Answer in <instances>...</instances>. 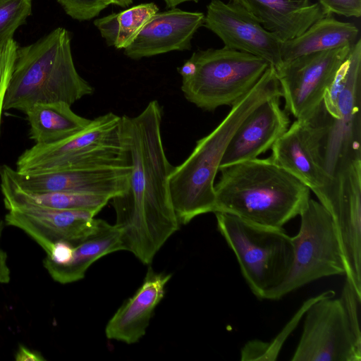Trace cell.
Instances as JSON below:
<instances>
[{"label": "cell", "instance_id": "20", "mask_svg": "<svg viewBox=\"0 0 361 361\" xmlns=\"http://www.w3.org/2000/svg\"><path fill=\"white\" fill-rule=\"evenodd\" d=\"M118 250H123L120 231L115 225L97 219L93 230L74 243L68 264L57 265L44 259L43 265L53 280L66 284L81 280L95 261Z\"/></svg>", "mask_w": 361, "mask_h": 361}, {"label": "cell", "instance_id": "35", "mask_svg": "<svg viewBox=\"0 0 361 361\" xmlns=\"http://www.w3.org/2000/svg\"><path fill=\"white\" fill-rule=\"evenodd\" d=\"M105 1H106V3L109 5L114 4V5L123 7V8L130 6L133 1V0H105Z\"/></svg>", "mask_w": 361, "mask_h": 361}, {"label": "cell", "instance_id": "21", "mask_svg": "<svg viewBox=\"0 0 361 361\" xmlns=\"http://www.w3.org/2000/svg\"><path fill=\"white\" fill-rule=\"evenodd\" d=\"M358 32L354 24L326 16L314 22L300 35L282 41L283 64L302 55L352 46L357 42Z\"/></svg>", "mask_w": 361, "mask_h": 361}, {"label": "cell", "instance_id": "24", "mask_svg": "<svg viewBox=\"0 0 361 361\" xmlns=\"http://www.w3.org/2000/svg\"><path fill=\"white\" fill-rule=\"evenodd\" d=\"M159 11L154 3L141 4L94 20L108 46L128 47L148 20Z\"/></svg>", "mask_w": 361, "mask_h": 361}, {"label": "cell", "instance_id": "4", "mask_svg": "<svg viewBox=\"0 0 361 361\" xmlns=\"http://www.w3.org/2000/svg\"><path fill=\"white\" fill-rule=\"evenodd\" d=\"M128 165L122 117L109 112L63 140L35 144L25 150L17 159L16 170L27 174Z\"/></svg>", "mask_w": 361, "mask_h": 361}, {"label": "cell", "instance_id": "25", "mask_svg": "<svg viewBox=\"0 0 361 361\" xmlns=\"http://www.w3.org/2000/svg\"><path fill=\"white\" fill-rule=\"evenodd\" d=\"M330 295L335 296V292L328 290L307 300L284 326L283 331L271 342H264L257 339L248 341L241 349L240 360L242 361L276 360L286 338L295 328L308 307L319 299Z\"/></svg>", "mask_w": 361, "mask_h": 361}, {"label": "cell", "instance_id": "22", "mask_svg": "<svg viewBox=\"0 0 361 361\" xmlns=\"http://www.w3.org/2000/svg\"><path fill=\"white\" fill-rule=\"evenodd\" d=\"M64 102L39 103L25 111L30 138L38 145L63 140L85 128L91 120L75 114Z\"/></svg>", "mask_w": 361, "mask_h": 361}, {"label": "cell", "instance_id": "10", "mask_svg": "<svg viewBox=\"0 0 361 361\" xmlns=\"http://www.w3.org/2000/svg\"><path fill=\"white\" fill-rule=\"evenodd\" d=\"M352 46L302 55L276 70L288 114L303 121L315 116Z\"/></svg>", "mask_w": 361, "mask_h": 361}, {"label": "cell", "instance_id": "12", "mask_svg": "<svg viewBox=\"0 0 361 361\" xmlns=\"http://www.w3.org/2000/svg\"><path fill=\"white\" fill-rule=\"evenodd\" d=\"M131 166L20 173L8 165L0 166V178L30 192H68L106 196L123 194L128 189Z\"/></svg>", "mask_w": 361, "mask_h": 361}, {"label": "cell", "instance_id": "18", "mask_svg": "<svg viewBox=\"0 0 361 361\" xmlns=\"http://www.w3.org/2000/svg\"><path fill=\"white\" fill-rule=\"evenodd\" d=\"M171 277V274L156 272L149 267L141 286L108 322L105 328L106 338L127 344L137 343L145 334Z\"/></svg>", "mask_w": 361, "mask_h": 361}, {"label": "cell", "instance_id": "15", "mask_svg": "<svg viewBox=\"0 0 361 361\" xmlns=\"http://www.w3.org/2000/svg\"><path fill=\"white\" fill-rule=\"evenodd\" d=\"M94 216L85 210L20 205L8 209L4 220L8 226L24 231L48 254L59 240L74 244L88 235L95 226Z\"/></svg>", "mask_w": 361, "mask_h": 361}, {"label": "cell", "instance_id": "28", "mask_svg": "<svg viewBox=\"0 0 361 361\" xmlns=\"http://www.w3.org/2000/svg\"><path fill=\"white\" fill-rule=\"evenodd\" d=\"M65 13L79 20H90L97 17L109 4L105 0H56Z\"/></svg>", "mask_w": 361, "mask_h": 361}, {"label": "cell", "instance_id": "27", "mask_svg": "<svg viewBox=\"0 0 361 361\" xmlns=\"http://www.w3.org/2000/svg\"><path fill=\"white\" fill-rule=\"evenodd\" d=\"M18 47L14 39L0 46V133L4 98L11 78Z\"/></svg>", "mask_w": 361, "mask_h": 361}, {"label": "cell", "instance_id": "3", "mask_svg": "<svg viewBox=\"0 0 361 361\" xmlns=\"http://www.w3.org/2000/svg\"><path fill=\"white\" fill-rule=\"evenodd\" d=\"M71 35L59 27L35 42L19 47L6 92L4 110L23 113L39 103L73 104L94 88L78 73Z\"/></svg>", "mask_w": 361, "mask_h": 361}, {"label": "cell", "instance_id": "1", "mask_svg": "<svg viewBox=\"0 0 361 361\" xmlns=\"http://www.w3.org/2000/svg\"><path fill=\"white\" fill-rule=\"evenodd\" d=\"M162 116L161 106L152 100L138 115L121 116L131 173L126 191L111 200L123 250L145 264L152 262L180 225L169 193L173 166L163 146Z\"/></svg>", "mask_w": 361, "mask_h": 361}, {"label": "cell", "instance_id": "11", "mask_svg": "<svg viewBox=\"0 0 361 361\" xmlns=\"http://www.w3.org/2000/svg\"><path fill=\"white\" fill-rule=\"evenodd\" d=\"M291 361H360L361 343L352 331L340 298L324 297L306 310Z\"/></svg>", "mask_w": 361, "mask_h": 361}, {"label": "cell", "instance_id": "19", "mask_svg": "<svg viewBox=\"0 0 361 361\" xmlns=\"http://www.w3.org/2000/svg\"><path fill=\"white\" fill-rule=\"evenodd\" d=\"M268 32L281 41L295 38L326 16L319 3L310 0H234Z\"/></svg>", "mask_w": 361, "mask_h": 361}, {"label": "cell", "instance_id": "36", "mask_svg": "<svg viewBox=\"0 0 361 361\" xmlns=\"http://www.w3.org/2000/svg\"><path fill=\"white\" fill-rule=\"evenodd\" d=\"M168 8H174L176 6L186 1L198 2L200 0H163Z\"/></svg>", "mask_w": 361, "mask_h": 361}, {"label": "cell", "instance_id": "34", "mask_svg": "<svg viewBox=\"0 0 361 361\" xmlns=\"http://www.w3.org/2000/svg\"><path fill=\"white\" fill-rule=\"evenodd\" d=\"M177 70L182 77V80H188L195 75L197 67L195 62L189 59Z\"/></svg>", "mask_w": 361, "mask_h": 361}, {"label": "cell", "instance_id": "17", "mask_svg": "<svg viewBox=\"0 0 361 361\" xmlns=\"http://www.w3.org/2000/svg\"><path fill=\"white\" fill-rule=\"evenodd\" d=\"M204 14L176 7L156 13L144 25L124 54L140 59L172 51L189 50L192 39L203 26Z\"/></svg>", "mask_w": 361, "mask_h": 361}, {"label": "cell", "instance_id": "9", "mask_svg": "<svg viewBox=\"0 0 361 361\" xmlns=\"http://www.w3.org/2000/svg\"><path fill=\"white\" fill-rule=\"evenodd\" d=\"M314 193L334 224L345 265V279L361 298V160L335 171Z\"/></svg>", "mask_w": 361, "mask_h": 361}, {"label": "cell", "instance_id": "14", "mask_svg": "<svg viewBox=\"0 0 361 361\" xmlns=\"http://www.w3.org/2000/svg\"><path fill=\"white\" fill-rule=\"evenodd\" d=\"M324 135L317 115L309 121L295 120L273 145L269 157L314 192L330 179L322 154Z\"/></svg>", "mask_w": 361, "mask_h": 361}, {"label": "cell", "instance_id": "8", "mask_svg": "<svg viewBox=\"0 0 361 361\" xmlns=\"http://www.w3.org/2000/svg\"><path fill=\"white\" fill-rule=\"evenodd\" d=\"M300 216L299 231L291 237L292 267L283 283L265 300H278L317 279L345 275L341 246L329 212L319 202L310 199Z\"/></svg>", "mask_w": 361, "mask_h": 361}, {"label": "cell", "instance_id": "6", "mask_svg": "<svg viewBox=\"0 0 361 361\" xmlns=\"http://www.w3.org/2000/svg\"><path fill=\"white\" fill-rule=\"evenodd\" d=\"M245 114L232 108L207 135L198 140L192 153L169 177V193L180 224L214 212V179L226 147Z\"/></svg>", "mask_w": 361, "mask_h": 361}, {"label": "cell", "instance_id": "29", "mask_svg": "<svg viewBox=\"0 0 361 361\" xmlns=\"http://www.w3.org/2000/svg\"><path fill=\"white\" fill-rule=\"evenodd\" d=\"M348 320L355 339L361 343V331L359 318V308L361 298L358 297L351 284L345 279L341 297Z\"/></svg>", "mask_w": 361, "mask_h": 361}, {"label": "cell", "instance_id": "33", "mask_svg": "<svg viewBox=\"0 0 361 361\" xmlns=\"http://www.w3.org/2000/svg\"><path fill=\"white\" fill-rule=\"evenodd\" d=\"M16 361H44L46 359L38 352L32 350L23 345H19L15 355Z\"/></svg>", "mask_w": 361, "mask_h": 361}, {"label": "cell", "instance_id": "30", "mask_svg": "<svg viewBox=\"0 0 361 361\" xmlns=\"http://www.w3.org/2000/svg\"><path fill=\"white\" fill-rule=\"evenodd\" d=\"M326 16L333 13L345 17L361 16V0H318Z\"/></svg>", "mask_w": 361, "mask_h": 361}, {"label": "cell", "instance_id": "23", "mask_svg": "<svg viewBox=\"0 0 361 361\" xmlns=\"http://www.w3.org/2000/svg\"><path fill=\"white\" fill-rule=\"evenodd\" d=\"M0 188L5 208L35 205L60 209H77L98 214L111 200L106 196L68 192H37L22 190L0 178Z\"/></svg>", "mask_w": 361, "mask_h": 361}, {"label": "cell", "instance_id": "13", "mask_svg": "<svg viewBox=\"0 0 361 361\" xmlns=\"http://www.w3.org/2000/svg\"><path fill=\"white\" fill-rule=\"evenodd\" d=\"M203 26L216 35L227 48L262 58L276 70L283 65L282 41L234 0L228 3L211 0Z\"/></svg>", "mask_w": 361, "mask_h": 361}, {"label": "cell", "instance_id": "26", "mask_svg": "<svg viewBox=\"0 0 361 361\" xmlns=\"http://www.w3.org/2000/svg\"><path fill=\"white\" fill-rule=\"evenodd\" d=\"M32 11V0H0V46L13 39Z\"/></svg>", "mask_w": 361, "mask_h": 361}, {"label": "cell", "instance_id": "7", "mask_svg": "<svg viewBox=\"0 0 361 361\" xmlns=\"http://www.w3.org/2000/svg\"><path fill=\"white\" fill-rule=\"evenodd\" d=\"M190 59L197 70L182 80L181 91L189 102L209 111L235 104L270 66L262 58L226 47L197 50Z\"/></svg>", "mask_w": 361, "mask_h": 361}, {"label": "cell", "instance_id": "5", "mask_svg": "<svg viewBox=\"0 0 361 361\" xmlns=\"http://www.w3.org/2000/svg\"><path fill=\"white\" fill-rule=\"evenodd\" d=\"M217 228L233 252L241 274L259 300L280 286L293 264L294 247L283 228L256 224L214 212Z\"/></svg>", "mask_w": 361, "mask_h": 361}, {"label": "cell", "instance_id": "31", "mask_svg": "<svg viewBox=\"0 0 361 361\" xmlns=\"http://www.w3.org/2000/svg\"><path fill=\"white\" fill-rule=\"evenodd\" d=\"M74 244L66 240H59L54 243L44 259L57 265H65L72 258Z\"/></svg>", "mask_w": 361, "mask_h": 361}, {"label": "cell", "instance_id": "2", "mask_svg": "<svg viewBox=\"0 0 361 361\" xmlns=\"http://www.w3.org/2000/svg\"><path fill=\"white\" fill-rule=\"evenodd\" d=\"M214 212L283 228L306 207L310 190L270 157L238 162L219 170Z\"/></svg>", "mask_w": 361, "mask_h": 361}, {"label": "cell", "instance_id": "32", "mask_svg": "<svg viewBox=\"0 0 361 361\" xmlns=\"http://www.w3.org/2000/svg\"><path fill=\"white\" fill-rule=\"evenodd\" d=\"M4 222L0 219V239ZM11 280V271L7 263V254L0 248V284L8 283Z\"/></svg>", "mask_w": 361, "mask_h": 361}, {"label": "cell", "instance_id": "16", "mask_svg": "<svg viewBox=\"0 0 361 361\" xmlns=\"http://www.w3.org/2000/svg\"><path fill=\"white\" fill-rule=\"evenodd\" d=\"M281 97L274 96L267 99L244 119L230 140L219 170L257 158L271 149L287 130L290 118L281 108Z\"/></svg>", "mask_w": 361, "mask_h": 361}]
</instances>
